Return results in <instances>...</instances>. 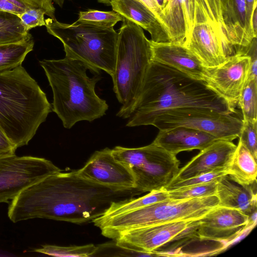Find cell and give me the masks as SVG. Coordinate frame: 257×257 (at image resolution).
Instances as JSON below:
<instances>
[{"label":"cell","instance_id":"cell-1","mask_svg":"<svg viewBox=\"0 0 257 257\" xmlns=\"http://www.w3.org/2000/svg\"><path fill=\"white\" fill-rule=\"evenodd\" d=\"M144 193L136 188L104 186L76 171L50 175L12 200L8 215L14 223L40 218L81 224L103 215L113 203Z\"/></svg>","mask_w":257,"mask_h":257},{"label":"cell","instance_id":"cell-2","mask_svg":"<svg viewBox=\"0 0 257 257\" xmlns=\"http://www.w3.org/2000/svg\"><path fill=\"white\" fill-rule=\"evenodd\" d=\"M184 107L208 108L227 114L236 112L204 81L152 60L126 126L146 125L149 119L162 110Z\"/></svg>","mask_w":257,"mask_h":257},{"label":"cell","instance_id":"cell-3","mask_svg":"<svg viewBox=\"0 0 257 257\" xmlns=\"http://www.w3.org/2000/svg\"><path fill=\"white\" fill-rule=\"evenodd\" d=\"M40 64L52 90V111L65 128H71L82 120L91 122L105 114L108 105L95 91L101 77H89L87 70L93 72L89 66L66 56L59 60L44 59Z\"/></svg>","mask_w":257,"mask_h":257},{"label":"cell","instance_id":"cell-4","mask_svg":"<svg viewBox=\"0 0 257 257\" xmlns=\"http://www.w3.org/2000/svg\"><path fill=\"white\" fill-rule=\"evenodd\" d=\"M52 111L45 93L22 65L0 72V127L17 148L28 144Z\"/></svg>","mask_w":257,"mask_h":257},{"label":"cell","instance_id":"cell-5","mask_svg":"<svg viewBox=\"0 0 257 257\" xmlns=\"http://www.w3.org/2000/svg\"><path fill=\"white\" fill-rule=\"evenodd\" d=\"M151 61V40L142 28L123 17L111 76L113 91L121 105L117 116L127 118L132 114Z\"/></svg>","mask_w":257,"mask_h":257},{"label":"cell","instance_id":"cell-6","mask_svg":"<svg viewBox=\"0 0 257 257\" xmlns=\"http://www.w3.org/2000/svg\"><path fill=\"white\" fill-rule=\"evenodd\" d=\"M47 32L63 44L65 56L79 60L94 73L103 70L111 77L116 59L118 33L113 27L90 25L75 21L69 24L56 19L45 20Z\"/></svg>","mask_w":257,"mask_h":257},{"label":"cell","instance_id":"cell-7","mask_svg":"<svg viewBox=\"0 0 257 257\" xmlns=\"http://www.w3.org/2000/svg\"><path fill=\"white\" fill-rule=\"evenodd\" d=\"M219 206L217 196L176 200L168 198L147 206L92 222L101 234L114 240L120 233L133 229L180 220H196Z\"/></svg>","mask_w":257,"mask_h":257},{"label":"cell","instance_id":"cell-8","mask_svg":"<svg viewBox=\"0 0 257 257\" xmlns=\"http://www.w3.org/2000/svg\"><path fill=\"white\" fill-rule=\"evenodd\" d=\"M112 154L130 168L135 178L134 187L143 193L165 188L180 169L176 155L153 142L135 148L116 146Z\"/></svg>","mask_w":257,"mask_h":257},{"label":"cell","instance_id":"cell-9","mask_svg":"<svg viewBox=\"0 0 257 257\" xmlns=\"http://www.w3.org/2000/svg\"><path fill=\"white\" fill-rule=\"evenodd\" d=\"M243 120L233 114L197 107H184L162 110L154 115L146 125L160 131L185 126L209 133L218 139L232 141L238 138Z\"/></svg>","mask_w":257,"mask_h":257},{"label":"cell","instance_id":"cell-10","mask_svg":"<svg viewBox=\"0 0 257 257\" xmlns=\"http://www.w3.org/2000/svg\"><path fill=\"white\" fill-rule=\"evenodd\" d=\"M61 171L43 158L16 155L0 158V203L8 202L26 188Z\"/></svg>","mask_w":257,"mask_h":257},{"label":"cell","instance_id":"cell-11","mask_svg":"<svg viewBox=\"0 0 257 257\" xmlns=\"http://www.w3.org/2000/svg\"><path fill=\"white\" fill-rule=\"evenodd\" d=\"M238 48L221 64L207 68L203 80L234 111L247 81L251 61L245 47Z\"/></svg>","mask_w":257,"mask_h":257},{"label":"cell","instance_id":"cell-12","mask_svg":"<svg viewBox=\"0 0 257 257\" xmlns=\"http://www.w3.org/2000/svg\"><path fill=\"white\" fill-rule=\"evenodd\" d=\"M248 219V216L237 209L218 206L198 220L196 237L227 244L252 229L247 225Z\"/></svg>","mask_w":257,"mask_h":257},{"label":"cell","instance_id":"cell-13","mask_svg":"<svg viewBox=\"0 0 257 257\" xmlns=\"http://www.w3.org/2000/svg\"><path fill=\"white\" fill-rule=\"evenodd\" d=\"M195 220L158 224L124 231L114 239L118 245L143 253H153L167 243L179 239Z\"/></svg>","mask_w":257,"mask_h":257},{"label":"cell","instance_id":"cell-14","mask_svg":"<svg viewBox=\"0 0 257 257\" xmlns=\"http://www.w3.org/2000/svg\"><path fill=\"white\" fill-rule=\"evenodd\" d=\"M78 176L104 186L135 188V178L130 168L117 161L112 149L96 151L80 169Z\"/></svg>","mask_w":257,"mask_h":257},{"label":"cell","instance_id":"cell-15","mask_svg":"<svg viewBox=\"0 0 257 257\" xmlns=\"http://www.w3.org/2000/svg\"><path fill=\"white\" fill-rule=\"evenodd\" d=\"M236 147L229 140L214 141L180 169L171 182L212 171H227Z\"/></svg>","mask_w":257,"mask_h":257},{"label":"cell","instance_id":"cell-16","mask_svg":"<svg viewBox=\"0 0 257 257\" xmlns=\"http://www.w3.org/2000/svg\"><path fill=\"white\" fill-rule=\"evenodd\" d=\"M185 47L207 68L221 64L233 52L225 44L216 29L208 22L194 25Z\"/></svg>","mask_w":257,"mask_h":257},{"label":"cell","instance_id":"cell-17","mask_svg":"<svg viewBox=\"0 0 257 257\" xmlns=\"http://www.w3.org/2000/svg\"><path fill=\"white\" fill-rule=\"evenodd\" d=\"M151 41L152 60L173 68L187 75L204 80L207 68L184 46Z\"/></svg>","mask_w":257,"mask_h":257},{"label":"cell","instance_id":"cell-18","mask_svg":"<svg viewBox=\"0 0 257 257\" xmlns=\"http://www.w3.org/2000/svg\"><path fill=\"white\" fill-rule=\"evenodd\" d=\"M109 4L113 11L147 31L151 35L152 41L171 43L165 26L139 0H109Z\"/></svg>","mask_w":257,"mask_h":257},{"label":"cell","instance_id":"cell-19","mask_svg":"<svg viewBox=\"0 0 257 257\" xmlns=\"http://www.w3.org/2000/svg\"><path fill=\"white\" fill-rule=\"evenodd\" d=\"M217 139L214 136L201 131L178 126L160 131L153 142L176 155L183 151L202 150Z\"/></svg>","mask_w":257,"mask_h":257},{"label":"cell","instance_id":"cell-20","mask_svg":"<svg viewBox=\"0 0 257 257\" xmlns=\"http://www.w3.org/2000/svg\"><path fill=\"white\" fill-rule=\"evenodd\" d=\"M256 182L241 185L224 175L217 180L219 206L237 209L248 217L256 213Z\"/></svg>","mask_w":257,"mask_h":257},{"label":"cell","instance_id":"cell-21","mask_svg":"<svg viewBox=\"0 0 257 257\" xmlns=\"http://www.w3.org/2000/svg\"><path fill=\"white\" fill-rule=\"evenodd\" d=\"M224 33L231 46L245 47L251 39L246 30L245 0H226L222 11Z\"/></svg>","mask_w":257,"mask_h":257},{"label":"cell","instance_id":"cell-22","mask_svg":"<svg viewBox=\"0 0 257 257\" xmlns=\"http://www.w3.org/2000/svg\"><path fill=\"white\" fill-rule=\"evenodd\" d=\"M226 171L228 178L238 184L249 185L256 182V160L239 142Z\"/></svg>","mask_w":257,"mask_h":257},{"label":"cell","instance_id":"cell-23","mask_svg":"<svg viewBox=\"0 0 257 257\" xmlns=\"http://www.w3.org/2000/svg\"><path fill=\"white\" fill-rule=\"evenodd\" d=\"M161 10L163 23L169 34L171 43L185 46L187 30L180 0H163Z\"/></svg>","mask_w":257,"mask_h":257},{"label":"cell","instance_id":"cell-24","mask_svg":"<svg viewBox=\"0 0 257 257\" xmlns=\"http://www.w3.org/2000/svg\"><path fill=\"white\" fill-rule=\"evenodd\" d=\"M169 198L168 192L165 188L149 192L142 197H135L120 202L113 203L102 216L106 218L127 213Z\"/></svg>","mask_w":257,"mask_h":257},{"label":"cell","instance_id":"cell-25","mask_svg":"<svg viewBox=\"0 0 257 257\" xmlns=\"http://www.w3.org/2000/svg\"><path fill=\"white\" fill-rule=\"evenodd\" d=\"M31 38L19 16L0 11V45L23 42Z\"/></svg>","mask_w":257,"mask_h":257},{"label":"cell","instance_id":"cell-26","mask_svg":"<svg viewBox=\"0 0 257 257\" xmlns=\"http://www.w3.org/2000/svg\"><path fill=\"white\" fill-rule=\"evenodd\" d=\"M31 38L18 43L0 45V72L12 70L21 65L26 56L33 50Z\"/></svg>","mask_w":257,"mask_h":257},{"label":"cell","instance_id":"cell-27","mask_svg":"<svg viewBox=\"0 0 257 257\" xmlns=\"http://www.w3.org/2000/svg\"><path fill=\"white\" fill-rule=\"evenodd\" d=\"M237 105L241 110L243 121H257V79L247 80Z\"/></svg>","mask_w":257,"mask_h":257},{"label":"cell","instance_id":"cell-28","mask_svg":"<svg viewBox=\"0 0 257 257\" xmlns=\"http://www.w3.org/2000/svg\"><path fill=\"white\" fill-rule=\"evenodd\" d=\"M96 250L93 244L80 246H63L55 245H44L35 248L34 251L54 256L60 257H91Z\"/></svg>","mask_w":257,"mask_h":257},{"label":"cell","instance_id":"cell-29","mask_svg":"<svg viewBox=\"0 0 257 257\" xmlns=\"http://www.w3.org/2000/svg\"><path fill=\"white\" fill-rule=\"evenodd\" d=\"M122 19V16L113 10L101 11L88 9L86 11H80L76 21L95 26L111 28Z\"/></svg>","mask_w":257,"mask_h":257},{"label":"cell","instance_id":"cell-30","mask_svg":"<svg viewBox=\"0 0 257 257\" xmlns=\"http://www.w3.org/2000/svg\"><path fill=\"white\" fill-rule=\"evenodd\" d=\"M217 180L168 190L169 198L181 200L216 196Z\"/></svg>","mask_w":257,"mask_h":257},{"label":"cell","instance_id":"cell-31","mask_svg":"<svg viewBox=\"0 0 257 257\" xmlns=\"http://www.w3.org/2000/svg\"><path fill=\"white\" fill-rule=\"evenodd\" d=\"M195 24L202 22L209 23L216 29L222 38L223 40H226V38L219 23L214 1L195 0Z\"/></svg>","mask_w":257,"mask_h":257},{"label":"cell","instance_id":"cell-32","mask_svg":"<svg viewBox=\"0 0 257 257\" xmlns=\"http://www.w3.org/2000/svg\"><path fill=\"white\" fill-rule=\"evenodd\" d=\"M227 174L226 170L212 171L200 174L184 180L171 182L165 188L167 190H169L191 185L206 183L217 180L220 177Z\"/></svg>","mask_w":257,"mask_h":257},{"label":"cell","instance_id":"cell-33","mask_svg":"<svg viewBox=\"0 0 257 257\" xmlns=\"http://www.w3.org/2000/svg\"><path fill=\"white\" fill-rule=\"evenodd\" d=\"M243 126L238 137L240 142L257 159V121H243Z\"/></svg>","mask_w":257,"mask_h":257},{"label":"cell","instance_id":"cell-34","mask_svg":"<svg viewBox=\"0 0 257 257\" xmlns=\"http://www.w3.org/2000/svg\"><path fill=\"white\" fill-rule=\"evenodd\" d=\"M45 11L40 8H30L20 15L22 23L25 29L29 31L36 27L45 26Z\"/></svg>","mask_w":257,"mask_h":257},{"label":"cell","instance_id":"cell-35","mask_svg":"<svg viewBox=\"0 0 257 257\" xmlns=\"http://www.w3.org/2000/svg\"><path fill=\"white\" fill-rule=\"evenodd\" d=\"M38 8L29 0H0V11L7 12L18 16L26 10Z\"/></svg>","mask_w":257,"mask_h":257},{"label":"cell","instance_id":"cell-36","mask_svg":"<svg viewBox=\"0 0 257 257\" xmlns=\"http://www.w3.org/2000/svg\"><path fill=\"white\" fill-rule=\"evenodd\" d=\"M180 2L183 8L186 22L187 44L191 34L192 29L195 24L196 2L195 0H180Z\"/></svg>","mask_w":257,"mask_h":257},{"label":"cell","instance_id":"cell-37","mask_svg":"<svg viewBox=\"0 0 257 257\" xmlns=\"http://www.w3.org/2000/svg\"><path fill=\"white\" fill-rule=\"evenodd\" d=\"M245 48L251 58L248 80L257 79L256 38H253L250 44Z\"/></svg>","mask_w":257,"mask_h":257},{"label":"cell","instance_id":"cell-38","mask_svg":"<svg viewBox=\"0 0 257 257\" xmlns=\"http://www.w3.org/2000/svg\"><path fill=\"white\" fill-rule=\"evenodd\" d=\"M17 149L0 127V158L15 155Z\"/></svg>","mask_w":257,"mask_h":257},{"label":"cell","instance_id":"cell-39","mask_svg":"<svg viewBox=\"0 0 257 257\" xmlns=\"http://www.w3.org/2000/svg\"><path fill=\"white\" fill-rule=\"evenodd\" d=\"M246 8V30L249 37L253 39L255 37L251 29V16L254 9L257 7L256 0H245Z\"/></svg>","mask_w":257,"mask_h":257},{"label":"cell","instance_id":"cell-40","mask_svg":"<svg viewBox=\"0 0 257 257\" xmlns=\"http://www.w3.org/2000/svg\"><path fill=\"white\" fill-rule=\"evenodd\" d=\"M37 7L43 9L45 15L50 18L56 19L55 17V9L53 5V2L57 3V0H29Z\"/></svg>","mask_w":257,"mask_h":257},{"label":"cell","instance_id":"cell-41","mask_svg":"<svg viewBox=\"0 0 257 257\" xmlns=\"http://www.w3.org/2000/svg\"><path fill=\"white\" fill-rule=\"evenodd\" d=\"M139 1L145 5L163 24L161 8L157 0Z\"/></svg>","mask_w":257,"mask_h":257},{"label":"cell","instance_id":"cell-42","mask_svg":"<svg viewBox=\"0 0 257 257\" xmlns=\"http://www.w3.org/2000/svg\"><path fill=\"white\" fill-rule=\"evenodd\" d=\"M215 7L217 11V16L219 19V23L221 28V29L224 33V25L223 22L222 17L221 10V5L223 3L225 0H213ZM225 36V35H224Z\"/></svg>","mask_w":257,"mask_h":257},{"label":"cell","instance_id":"cell-43","mask_svg":"<svg viewBox=\"0 0 257 257\" xmlns=\"http://www.w3.org/2000/svg\"><path fill=\"white\" fill-rule=\"evenodd\" d=\"M251 29L253 34L255 37H256L257 33V7H256L253 12L251 16Z\"/></svg>","mask_w":257,"mask_h":257},{"label":"cell","instance_id":"cell-44","mask_svg":"<svg viewBox=\"0 0 257 257\" xmlns=\"http://www.w3.org/2000/svg\"><path fill=\"white\" fill-rule=\"evenodd\" d=\"M64 1V0H57V4L59 6H62ZM98 1L105 4H109V0H98Z\"/></svg>","mask_w":257,"mask_h":257}]
</instances>
